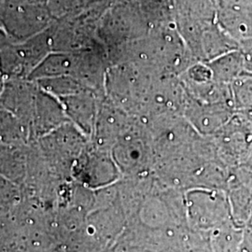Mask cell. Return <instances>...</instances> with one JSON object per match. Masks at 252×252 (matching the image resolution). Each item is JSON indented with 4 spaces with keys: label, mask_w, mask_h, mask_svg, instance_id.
I'll return each instance as SVG.
<instances>
[{
    "label": "cell",
    "mask_w": 252,
    "mask_h": 252,
    "mask_svg": "<svg viewBox=\"0 0 252 252\" xmlns=\"http://www.w3.org/2000/svg\"><path fill=\"white\" fill-rule=\"evenodd\" d=\"M53 53L48 31L21 42H12L0 51V73L6 80H27Z\"/></svg>",
    "instance_id": "6da1fadb"
},
{
    "label": "cell",
    "mask_w": 252,
    "mask_h": 252,
    "mask_svg": "<svg viewBox=\"0 0 252 252\" xmlns=\"http://www.w3.org/2000/svg\"><path fill=\"white\" fill-rule=\"evenodd\" d=\"M187 207L188 224L193 232L209 234L232 220L229 200L224 190H193L188 195Z\"/></svg>",
    "instance_id": "7a4b0ae2"
},
{
    "label": "cell",
    "mask_w": 252,
    "mask_h": 252,
    "mask_svg": "<svg viewBox=\"0 0 252 252\" xmlns=\"http://www.w3.org/2000/svg\"><path fill=\"white\" fill-rule=\"evenodd\" d=\"M54 22L47 5L3 3L0 9V25L13 42H21L44 32Z\"/></svg>",
    "instance_id": "3957f363"
},
{
    "label": "cell",
    "mask_w": 252,
    "mask_h": 252,
    "mask_svg": "<svg viewBox=\"0 0 252 252\" xmlns=\"http://www.w3.org/2000/svg\"><path fill=\"white\" fill-rule=\"evenodd\" d=\"M220 21L238 44L252 39V0H220Z\"/></svg>",
    "instance_id": "277c9868"
},
{
    "label": "cell",
    "mask_w": 252,
    "mask_h": 252,
    "mask_svg": "<svg viewBox=\"0 0 252 252\" xmlns=\"http://www.w3.org/2000/svg\"><path fill=\"white\" fill-rule=\"evenodd\" d=\"M121 136L123 138H120L114 151V159L119 166L134 174L144 171L151 159L148 143L142 140L141 135L137 132L126 131Z\"/></svg>",
    "instance_id": "5b68a950"
},
{
    "label": "cell",
    "mask_w": 252,
    "mask_h": 252,
    "mask_svg": "<svg viewBox=\"0 0 252 252\" xmlns=\"http://www.w3.org/2000/svg\"><path fill=\"white\" fill-rule=\"evenodd\" d=\"M59 100L63 105L66 117L71 119L84 132L92 131L98 112L92 92H82Z\"/></svg>",
    "instance_id": "8992f818"
},
{
    "label": "cell",
    "mask_w": 252,
    "mask_h": 252,
    "mask_svg": "<svg viewBox=\"0 0 252 252\" xmlns=\"http://www.w3.org/2000/svg\"><path fill=\"white\" fill-rule=\"evenodd\" d=\"M246 54L239 49L220 55L212 66V76L218 83L231 85L246 72Z\"/></svg>",
    "instance_id": "52a82bcc"
},
{
    "label": "cell",
    "mask_w": 252,
    "mask_h": 252,
    "mask_svg": "<svg viewBox=\"0 0 252 252\" xmlns=\"http://www.w3.org/2000/svg\"><path fill=\"white\" fill-rule=\"evenodd\" d=\"M243 228L230 220L209 233V244L212 252H239L243 240Z\"/></svg>",
    "instance_id": "ba28073f"
},
{
    "label": "cell",
    "mask_w": 252,
    "mask_h": 252,
    "mask_svg": "<svg viewBox=\"0 0 252 252\" xmlns=\"http://www.w3.org/2000/svg\"><path fill=\"white\" fill-rule=\"evenodd\" d=\"M231 87L236 110L252 109V75L245 73Z\"/></svg>",
    "instance_id": "9c48e42d"
},
{
    "label": "cell",
    "mask_w": 252,
    "mask_h": 252,
    "mask_svg": "<svg viewBox=\"0 0 252 252\" xmlns=\"http://www.w3.org/2000/svg\"><path fill=\"white\" fill-rule=\"evenodd\" d=\"M47 6L54 21L79 15L84 0H48Z\"/></svg>",
    "instance_id": "30bf717a"
},
{
    "label": "cell",
    "mask_w": 252,
    "mask_h": 252,
    "mask_svg": "<svg viewBox=\"0 0 252 252\" xmlns=\"http://www.w3.org/2000/svg\"><path fill=\"white\" fill-rule=\"evenodd\" d=\"M239 252H252V227L248 226L244 230V236Z\"/></svg>",
    "instance_id": "8fae6325"
},
{
    "label": "cell",
    "mask_w": 252,
    "mask_h": 252,
    "mask_svg": "<svg viewBox=\"0 0 252 252\" xmlns=\"http://www.w3.org/2000/svg\"><path fill=\"white\" fill-rule=\"evenodd\" d=\"M48 0H4L5 4H13V5H47Z\"/></svg>",
    "instance_id": "7c38bea8"
},
{
    "label": "cell",
    "mask_w": 252,
    "mask_h": 252,
    "mask_svg": "<svg viewBox=\"0 0 252 252\" xmlns=\"http://www.w3.org/2000/svg\"><path fill=\"white\" fill-rule=\"evenodd\" d=\"M13 41L9 37L7 31L4 29V27L0 25V51L8 47L9 44H11Z\"/></svg>",
    "instance_id": "4fadbf2b"
},
{
    "label": "cell",
    "mask_w": 252,
    "mask_h": 252,
    "mask_svg": "<svg viewBox=\"0 0 252 252\" xmlns=\"http://www.w3.org/2000/svg\"><path fill=\"white\" fill-rule=\"evenodd\" d=\"M236 111H238L252 127V109H242V110H236Z\"/></svg>",
    "instance_id": "5bb4252c"
},
{
    "label": "cell",
    "mask_w": 252,
    "mask_h": 252,
    "mask_svg": "<svg viewBox=\"0 0 252 252\" xmlns=\"http://www.w3.org/2000/svg\"><path fill=\"white\" fill-rule=\"evenodd\" d=\"M246 72L252 75V54H246Z\"/></svg>",
    "instance_id": "9a60e30c"
},
{
    "label": "cell",
    "mask_w": 252,
    "mask_h": 252,
    "mask_svg": "<svg viewBox=\"0 0 252 252\" xmlns=\"http://www.w3.org/2000/svg\"><path fill=\"white\" fill-rule=\"evenodd\" d=\"M242 51L246 54H252V39L244 42L242 44Z\"/></svg>",
    "instance_id": "2e32d148"
},
{
    "label": "cell",
    "mask_w": 252,
    "mask_h": 252,
    "mask_svg": "<svg viewBox=\"0 0 252 252\" xmlns=\"http://www.w3.org/2000/svg\"><path fill=\"white\" fill-rule=\"evenodd\" d=\"M3 3H4V0H0V9H1V7H2Z\"/></svg>",
    "instance_id": "e0dca14e"
},
{
    "label": "cell",
    "mask_w": 252,
    "mask_h": 252,
    "mask_svg": "<svg viewBox=\"0 0 252 252\" xmlns=\"http://www.w3.org/2000/svg\"><path fill=\"white\" fill-rule=\"evenodd\" d=\"M251 162H252V155H251Z\"/></svg>",
    "instance_id": "ac0fdd59"
},
{
    "label": "cell",
    "mask_w": 252,
    "mask_h": 252,
    "mask_svg": "<svg viewBox=\"0 0 252 252\" xmlns=\"http://www.w3.org/2000/svg\"><path fill=\"white\" fill-rule=\"evenodd\" d=\"M251 226H252V225H251Z\"/></svg>",
    "instance_id": "d6986e66"
}]
</instances>
